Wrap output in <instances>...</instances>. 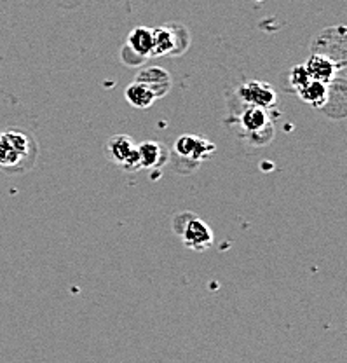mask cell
<instances>
[{
	"label": "cell",
	"instance_id": "cell-4",
	"mask_svg": "<svg viewBox=\"0 0 347 363\" xmlns=\"http://www.w3.org/2000/svg\"><path fill=\"white\" fill-rule=\"evenodd\" d=\"M215 149L217 147L210 140L198 135H182L173 147L176 157L182 159V161H190L194 166L206 161L215 152Z\"/></svg>",
	"mask_w": 347,
	"mask_h": 363
},
{
	"label": "cell",
	"instance_id": "cell-12",
	"mask_svg": "<svg viewBox=\"0 0 347 363\" xmlns=\"http://www.w3.org/2000/svg\"><path fill=\"white\" fill-rule=\"evenodd\" d=\"M126 100L130 101L135 108H149L152 107L154 101H156L157 98L154 96L152 91L133 81L126 88Z\"/></svg>",
	"mask_w": 347,
	"mask_h": 363
},
{
	"label": "cell",
	"instance_id": "cell-6",
	"mask_svg": "<svg viewBox=\"0 0 347 363\" xmlns=\"http://www.w3.org/2000/svg\"><path fill=\"white\" fill-rule=\"evenodd\" d=\"M135 82L150 89L156 98H162L171 89V75L161 67H147L137 74Z\"/></svg>",
	"mask_w": 347,
	"mask_h": 363
},
{
	"label": "cell",
	"instance_id": "cell-10",
	"mask_svg": "<svg viewBox=\"0 0 347 363\" xmlns=\"http://www.w3.org/2000/svg\"><path fill=\"white\" fill-rule=\"evenodd\" d=\"M239 123H241V128L251 136H256L263 133L266 130H271L269 113H267V111H263V108H258V107H248L246 111L241 113Z\"/></svg>",
	"mask_w": 347,
	"mask_h": 363
},
{
	"label": "cell",
	"instance_id": "cell-11",
	"mask_svg": "<svg viewBox=\"0 0 347 363\" xmlns=\"http://www.w3.org/2000/svg\"><path fill=\"white\" fill-rule=\"evenodd\" d=\"M299 96L302 101H305V104L311 105V107L323 108L324 105H326L328 96H330V89H328V84H323V82L309 81L307 84L299 91Z\"/></svg>",
	"mask_w": 347,
	"mask_h": 363
},
{
	"label": "cell",
	"instance_id": "cell-2",
	"mask_svg": "<svg viewBox=\"0 0 347 363\" xmlns=\"http://www.w3.org/2000/svg\"><path fill=\"white\" fill-rule=\"evenodd\" d=\"M190 37L186 26L164 25L152 30V56H178L188 48Z\"/></svg>",
	"mask_w": 347,
	"mask_h": 363
},
{
	"label": "cell",
	"instance_id": "cell-3",
	"mask_svg": "<svg viewBox=\"0 0 347 363\" xmlns=\"http://www.w3.org/2000/svg\"><path fill=\"white\" fill-rule=\"evenodd\" d=\"M105 152L112 162H115L120 168L127 172H137L140 168L138 147L135 140L127 135H114L107 140Z\"/></svg>",
	"mask_w": 347,
	"mask_h": 363
},
{
	"label": "cell",
	"instance_id": "cell-1",
	"mask_svg": "<svg viewBox=\"0 0 347 363\" xmlns=\"http://www.w3.org/2000/svg\"><path fill=\"white\" fill-rule=\"evenodd\" d=\"M173 222H182V225L173 227H175V233L182 238L187 248L194 250V252H205L206 248L213 245V230H211V227L205 220L195 217L194 213H190V211H183V213L176 215Z\"/></svg>",
	"mask_w": 347,
	"mask_h": 363
},
{
	"label": "cell",
	"instance_id": "cell-7",
	"mask_svg": "<svg viewBox=\"0 0 347 363\" xmlns=\"http://www.w3.org/2000/svg\"><path fill=\"white\" fill-rule=\"evenodd\" d=\"M304 67L305 70H307V75L311 81L330 84V82L335 81V77H337L341 63H337L334 58H330V56L312 55Z\"/></svg>",
	"mask_w": 347,
	"mask_h": 363
},
{
	"label": "cell",
	"instance_id": "cell-15",
	"mask_svg": "<svg viewBox=\"0 0 347 363\" xmlns=\"http://www.w3.org/2000/svg\"><path fill=\"white\" fill-rule=\"evenodd\" d=\"M309 81H311V79H309L307 70H305L304 65H297L292 68V72H290V82H292V88L295 89L297 93H299Z\"/></svg>",
	"mask_w": 347,
	"mask_h": 363
},
{
	"label": "cell",
	"instance_id": "cell-14",
	"mask_svg": "<svg viewBox=\"0 0 347 363\" xmlns=\"http://www.w3.org/2000/svg\"><path fill=\"white\" fill-rule=\"evenodd\" d=\"M20 161L21 157L14 150H11L7 147V143L2 140V136H0V166H4V168H13Z\"/></svg>",
	"mask_w": 347,
	"mask_h": 363
},
{
	"label": "cell",
	"instance_id": "cell-13",
	"mask_svg": "<svg viewBox=\"0 0 347 363\" xmlns=\"http://www.w3.org/2000/svg\"><path fill=\"white\" fill-rule=\"evenodd\" d=\"M0 136H2L4 142L7 143V147H9L11 150H14L21 159L28 154L30 140L26 135L20 133V131H6V133H2Z\"/></svg>",
	"mask_w": 347,
	"mask_h": 363
},
{
	"label": "cell",
	"instance_id": "cell-5",
	"mask_svg": "<svg viewBox=\"0 0 347 363\" xmlns=\"http://www.w3.org/2000/svg\"><path fill=\"white\" fill-rule=\"evenodd\" d=\"M237 94H239L241 100H243L244 104L250 105V107H258L263 108V111L273 108L278 101L276 91L273 89V86L260 81L246 82V84L241 86Z\"/></svg>",
	"mask_w": 347,
	"mask_h": 363
},
{
	"label": "cell",
	"instance_id": "cell-8",
	"mask_svg": "<svg viewBox=\"0 0 347 363\" xmlns=\"http://www.w3.org/2000/svg\"><path fill=\"white\" fill-rule=\"evenodd\" d=\"M138 147V157H140V168L156 169L161 168L168 161V149L162 145L161 142H142Z\"/></svg>",
	"mask_w": 347,
	"mask_h": 363
},
{
	"label": "cell",
	"instance_id": "cell-9",
	"mask_svg": "<svg viewBox=\"0 0 347 363\" xmlns=\"http://www.w3.org/2000/svg\"><path fill=\"white\" fill-rule=\"evenodd\" d=\"M152 30L147 28V26H137L127 35V44L124 49L133 52L140 62V60H145L149 56H152Z\"/></svg>",
	"mask_w": 347,
	"mask_h": 363
}]
</instances>
